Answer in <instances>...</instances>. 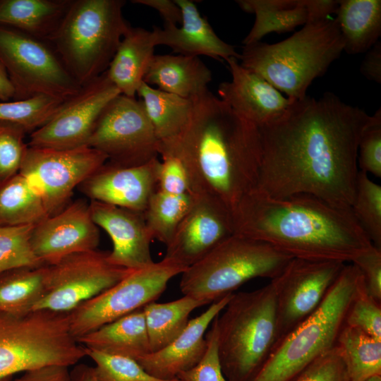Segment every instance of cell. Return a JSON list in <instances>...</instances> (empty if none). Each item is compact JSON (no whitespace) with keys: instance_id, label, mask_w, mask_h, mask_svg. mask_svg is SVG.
<instances>
[{"instance_id":"obj_9","label":"cell","mask_w":381,"mask_h":381,"mask_svg":"<svg viewBox=\"0 0 381 381\" xmlns=\"http://www.w3.org/2000/svg\"><path fill=\"white\" fill-rule=\"evenodd\" d=\"M85 356L71 332L68 313L0 312V379L49 365L70 367Z\"/></svg>"},{"instance_id":"obj_32","label":"cell","mask_w":381,"mask_h":381,"mask_svg":"<svg viewBox=\"0 0 381 381\" xmlns=\"http://www.w3.org/2000/svg\"><path fill=\"white\" fill-rule=\"evenodd\" d=\"M47 265L0 273V312L23 315L34 310L44 291Z\"/></svg>"},{"instance_id":"obj_14","label":"cell","mask_w":381,"mask_h":381,"mask_svg":"<svg viewBox=\"0 0 381 381\" xmlns=\"http://www.w3.org/2000/svg\"><path fill=\"white\" fill-rule=\"evenodd\" d=\"M107 160L102 152L88 146L66 150L28 146L19 174L39 194L49 217L65 208L74 189Z\"/></svg>"},{"instance_id":"obj_43","label":"cell","mask_w":381,"mask_h":381,"mask_svg":"<svg viewBox=\"0 0 381 381\" xmlns=\"http://www.w3.org/2000/svg\"><path fill=\"white\" fill-rule=\"evenodd\" d=\"M291 381H349L340 349L335 346Z\"/></svg>"},{"instance_id":"obj_34","label":"cell","mask_w":381,"mask_h":381,"mask_svg":"<svg viewBox=\"0 0 381 381\" xmlns=\"http://www.w3.org/2000/svg\"><path fill=\"white\" fill-rule=\"evenodd\" d=\"M349 381H364L381 375V339L344 325L337 341Z\"/></svg>"},{"instance_id":"obj_20","label":"cell","mask_w":381,"mask_h":381,"mask_svg":"<svg viewBox=\"0 0 381 381\" xmlns=\"http://www.w3.org/2000/svg\"><path fill=\"white\" fill-rule=\"evenodd\" d=\"M92 219L112 241L107 259L113 265L135 270L151 265L150 243L153 240L143 215L115 205L91 200Z\"/></svg>"},{"instance_id":"obj_3","label":"cell","mask_w":381,"mask_h":381,"mask_svg":"<svg viewBox=\"0 0 381 381\" xmlns=\"http://www.w3.org/2000/svg\"><path fill=\"white\" fill-rule=\"evenodd\" d=\"M234 234L295 258L351 262L372 243L350 209L310 195L273 198L253 190L231 210Z\"/></svg>"},{"instance_id":"obj_12","label":"cell","mask_w":381,"mask_h":381,"mask_svg":"<svg viewBox=\"0 0 381 381\" xmlns=\"http://www.w3.org/2000/svg\"><path fill=\"white\" fill-rule=\"evenodd\" d=\"M86 146L121 167L142 165L159 156V140L143 101L122 94L104 109Z\"/></svg>"},{"instance_id":"obj_6","label":"cell","mask_w":381,"mask_h":381,"mask_svg":"<svg viewBox=\"0 0 381 381\" xmlns=\"http://www.w3.org/2000/svg\"><path fill=\"white\" fill-rule=\"evenodd\" d=\"M123 0H72L49 43L83 86L108 68L131 25Z\"/></svg>"},{"instance_id":"obj_44","label":"cell","mask_w":381,"mask_h":381,"mask_svg":"<svg viewBox=\"0 0 381 381\" xmlns=\"http://www.w3.org/2000/svg\"><path fill=\"white\" fill-rule=\"evenodd\" d=\"M205 339L207 348L201 360L192 368L181 373L177 379L181 381H229L222 372L218 356L214 320Z\"/></svg>"},{"instance_id":"obj_33","label":"cell","mask_w":381,"mask_h":381,"mask_svg":"<svg viewBox=\"0 0 381 381\" xmlns=\"http://www.w3.org/2000/svg\"><path fill=\"white\" fill-rule=\"evenodd\" d=\"M48 217L42 198L20 174L0 184V226L36 225Z\"/></svg>"},{"instance_id":"obj_35","label":"cell","mask_w":381,"mask_h":381,"mask_svg":"<svg viewBox=\"0 0 381 381\" xmlns=\"http://www.w3.org/2000/svg\"><path fill=\"white\" fill-rule=\"evenodd\" d=\"M191 193L173 195L157 190L143 212L153 239L167 245L194 200Z\"/></svg>"},{"instance_id":"obj_8","label":"cell","mask_w":381,"mask_h":381,"mask_svg":"<svg viewBox=\"0 0 381 381\" xmlns=\"http://www.w3.org/2000/svg\"><path fill=\"white\" fill-rule=\"evenodd\" d=\"M293 258L267 242L234 234L181 274L180 290L212 303L252 279L275 278Z\"/></svg>"},{"instance_id":"obj_45","label":"cell","mask_w":381,"mask_h":381,"mask_svg":"<svg viewBox=\"0 0 381 381\" xmlns=\"http://www.w3.org/2000/svg\"><path fill=\"white\" fill-rule=\"evenodd\" d=\"M161 157L157 190L173 195L190 193L188 176L181 162L171 155Z\"/></svg>"},{"instance_id":"obj_24","label":"cell","mask_w":381,"mask_h":381,"mask_svg":"<svg viewBox=\"0 0 381 381\" xmlns=\"http://www.w3.org/2000/svg\"><path fill=\"white\" fill-rule=\"evenodd\" d=\"M212 80L210 70L198 56L155 54L143 81L157 89L192 99L206 92Z\"/></svg>"},{"instance_id":"obj_18","label":"cell","mask_w":381,"mask_h":381,"mask_svg":"<svg viewBox=\"0 0 381 381\" xmlns=\"http://www.w3.org/2000/svg\"><path fill=\"white\" fill-rule=\"evenodd\" d=\"M99 231L83 200L69 203L61 212L35 225L31 244L44 265H53L73 253L97 249Z\"/></svg>"},{"instance_id":"obj_42","label":"cell","mask_w":381,"mask_h":381,"mask_svg":"<svg viewBox=\"0 0 381 381\" xmlns=\"http://www.w3.org/2000/svg\"><path fill=\"white\" fill-rule=\"evenodd\" d=\"M361 171L381 177V110L377 109L363 131L358 147Z\"/></svg>"},{"instance_id":"obj_27","label":"cell","mask_w":381,"mask_h":381,"mask_svg":"<svg viewBox=\"0 0 381 381\" xmlns=\"http://www.w3.org/2000/svg\"><path fill=\"white\" fill-rule=\"evenodd\" d=\"M72 0H0V25L49 42Z\"/></svg>"},{"instance_id":"obj_16","label":"cell","mask_w":381,"mask_h":381,"mask_svg":"<svg viewBox=\"0 0 381 381\" xmlns=\"http://www.w3.org/2000/svg\"><path fill=\"white\" fill-rule=\"evenodd\" d=\"M119 94L105 71L83 85L49 121L31 133L28 146L58 150L86 146L104 109Z\"/></svg>"},{"instance_id":"obj_52","label":"cell","mask_w":381,"mask_h":381,"mask_svg":"<svg viewBox=\"0 0 381 381\" xmlns=\"http://www.w3.org/2000/svg\"><path fill=\"white\" fill-rule=\"evenodd\" d=\"M364 381H381V375H375Z\"/></svg>"},{"instance_id":"obj_41","label":"cell","mask_w":381,"mask_h":381,"mask_svg":"<svg viewBox=\"0 0 381 381\" xmlns=\"http://www.w3.org/2000/svg\"><path fill=\"white\" fill-rule=\"evenodd\" d=\"M344 325L381 339V303L367 294L364 282L349 307Z\"/></svg>"},{"instance_id":"obj_36","label":"cell","mask_w":381,"mask_h":381,"mask_svg":"<svg viewBox=\"0 0 381 381\" xmlns=\"http://www.w3.org/2000/svg\"><path fill=\"white\" fill-rule=\"evenodd\" d=\"M351 211L372 244L381 249V186L361 171Z\"/></svg>"},{"instance_id":"obj_51","label":"cell","mask_w":381,"mask_h":381,"mask_svg":"<svg viewBox=\"0 0 381 381\" xmlns=\"http://www.w3.org/2000/svg\"><path fill=\"white\" fill-rule=\"evenodd\" d=\"M71 374L72 381H97L93 368L86 365H76Z\"/></svg>"},{"instance_id":"obj_1","label":"cell","mask_w":381,"mask_h":381,"mask_svg":"<svg viewBox=\"0 0 381 381\" xmlns=\"http://www.w3.org/2000/svg\"><path fill=\"white\" fill-rule=\"evenodd\" d=\"M371 116L331 92L294 100L279 116L258 127L255 190L277 198L310 195L351 210L358 143Z\"/></svg>"},{"instance_id":"obj_49","label":"cell","mask_w":381,"mask_h":381,"mask_svg":"<svg viewBox=\"0 0 381 381\" xmlns=\"http://www.w3.org/2000/svg\"><path fill=\"white\" fill-rule=\"evenodd\" d=\"M361 73L369 80L381 83V42H376L368 51L361 64Z\"/></svg>"},{"instance_id":"obj_37","label":"cell","mask_w":381,"mask_h":381,"mask_svg":"<svg viewBox=\"0 0 381 381\" xmlns=\"http://www.w3.org/2000/svg\"><path fill=\"white\" fill-rule=\"evenodd\" d=\"M48 95L8 102H0V121L15 123L32 133L49 121L64 102Z\"/></svg>"},{"instance_id":"obj_30","label":"cell","mask_w":381,"mask_h":381,"mask_svg":"<svg viewBox=\"0 0 381 381\" xmlns=\"http://www.w3.org/2000/svg\"><path fill=\"white\" fill-rule=\"evenodd\" d=\"M202 301L183 295L181 298L167 303L152 302L143 309L151 352L169 345L186 327L190 314L205 306Z\"/></svg>"},{"instance_id":"obj_29","label":"cell","mask_w":381,"mask_h":381,"mask_svg":"<svg viewBox=\"0 0 381 381\" xmlns=\"http://www.w3.org/2000/svg\"><path fill=\"white\" fill-rule=\"evenodd\" d=\"M236 3L243 11L255 16L243 45L259 42L271 32L292 31L309 21L307 0H238Z\"/></svg>"},{"instance_id":"obj_7","label":"cell","mask_w":381,"mask_h":381,"mask_svg":"<svg viewBox=\"0 0 381 381\" xmlns=\"http://www.w3.org/2000/svg\"><path fill=\"white\" fill-rule=\"evenodd\" d=\"M363 284L358 268L345 265L320 306L279 341L250 381H291L337 346L349 307Z\"/></svg>"},{"instance_id":"obj_47","label":"cell","mask_w":381,"mask_h":381,"mask_svg":"<svg viewBox=\"0 0 381 381\" xmlns=\"http://www.w3.org/2000/svg\"><path fill=\"white\" fill-rule=\"evenodd\" d=\"M69 367L49 365L23 373L11 381H72Z\"/></svg>"},{"instance_id":"obj_5","label":"cell","mask_w":381,"mask_h":381,"mask_svg":"<svg viewBox=\"0 0 381 381\" xmlns=\"http://www.w3.org/2000/svg\"><path fill=\"white\" fill-rule=\"evenodd\" d=\"M214 322L218 356L229 381H250L279 341L274 286L233 293Z\"/></svg>"},{"instance_id":"obj_17","label":"cell","mask_w":381,"mask_h":381,"mask_svg":"<svg viewBox=\"0 0 381 381\" xmlns=\"http://www.w3.org/2000/svg\"><path fill=\"white\" fill-rule=\"evenodd\" d=\"M189 210L166 245L164 258L187 269L234 234L231 210L217 198L194 195Z\"/></svg>"},{"instance_id":"obj_48","label":"cell","mask_w":381,"mask_h":381,"mask_svg":"<svg viewBox=\"0 0 381 381\" xmlns=\"http://www.w3.org/2000/svg\"><path fill=\"white\" fill-rule=\"evenodd\" d=\"M138 4L150 7L160 14L164 21V25H175L181 23V11L175 1L171 0H133Z\"/></svg>"},{"instance_id":"obj_19","label":"cell","mask_w":381,"mask_h":381,"mask_svg":"<svg viewBox=\"0 0 381 381\" xmlns=\"http://www.w3.org/2000/svg\"><path fill=\"white\" fill-rule=\"evenodd\" d=\"M158 157L135 167L107 162L79 186L91 200L143 212L157 190Z\"/></svg>"},{"instance_id":"obj_2","label":"cell","mask_w":381,"mask_h":381,"mask_svg":"<svg viewBox=\"0 0 381 381\" xmlns=\"http://www.w3.org/2000/svg\"><path fill=\"white\" fill-rule=\"evenodd\" d=\"M190 100L187 123L176 136L159 142V155L181 162L190 193L217 198L231 211L256 187L258 128L209 90Z\"/></svg>"},{"instance_id":"obj_21","label":"cell","mask_w":381,"mask_h":381,"mask_svg":"<svg viewBox=\"0 0 381 381\" xmlns=\"http://www.w3.org/2000/svg\"><path fill=\"white\" fill-rule=\"evenodd\" d=\"M226 62L231 80L219 84L220 99L257 127L279 116L294 101L259 74L243 67L237 59L231 58Z\"/></svg>"},{"instance_id":"obj_31","label":"cell","mask_w":381,"mask_h":381,"mask_svg":"<svg viewBox=\"0 0 381 381\" xmlns=\"http://www.w3.org/2000/svg\"><path fill=\"white\" fill-rule=\"evenodd\" d=\"M137 94L159 141L176 136L187 123L192 101L164 92L143 81Z\"/></svg>"},{"instance_id":"obj_23","label":"cell","mask_w":381,"mask_h":381,"mask_svg":"<svg viewBox=\"0 0 381 381\" xmlns=\"http://www.w3.org/2000/svg\"><path fill=\"white\" fill-rule=\"evenodd\" d=\"M174 1L181 11V25H164L163 29L155 26L156 46H168L174 53L185 56L203 55L226 61L231 58L240 59L235 47L219 37L193 1Z\"/></svg>"},{"instance_id":"obj_11","label":"cell","mask_w":381,"mask_h":381,"mask_svg":"<svg viewBox=\"0 0 381 381\" xmlns=\"http://www.w3.org/2000/svg\"><path fill=\"white\" fill-rule=\"evenodd\" d=\"M186 269L163 258L133 270L122 280L68 313L70 330L75 338L155 301L169 282Z\"/></svg>"},{"instance_id":"obj_38","label":"cell","mask_w":381,"mask_h":381,"mask_svg":"<svg viewBox=\"0 0 381 381\" xmlns=\"http://www.w3.org/2000/svg\"><path fill=\"white\" fill-rule=\"evenodd\" d=\"M34 226H0V273L16 268L47 265L37 257L32 247Z\"/></svg>"},{"instance_id":"obj_53","label":"cell","mask_w":381,"mask_h":381,"mask_svg":"<svg viewBox=\"0 0 381 381\" xmlns=\"http://www.w3.org/2000/svg\"><path fill=\"white\" fill-rule=\"evenodd\" d=\"M12 379H13V377H8L0 379V381H11Z\"/></svg>"},{"instance_id":"obj_10","label":"cell","mask_w":381,"mask_h":381,"mask_svg":"<svg viewBox=\"0 0 381 381\" xmlns=\"http://www.w3.org/2000/svg\"><path fill=\"white\" fill-rule=\"evenodd\" d=\"M0 61L15 88L13 100L41 95L66 100L82 87L49 42L2 25Z\"/></svg>"},{"instance_id":"obj_4","label":"cell","mask_w":381,"mask_h":381,"mask_svg":"<svg viewBox=\"0 0 381 381\" xmlns=\"http://www.w3.org/2000/svg\"><path fill=\"white\" fill-rule=\"evenodd\" d=\"M343 51L337 22L327 18L307 23L274 44L259 41L243 45L239 60L243 67L259 74L290 99L300 100Z\"/></svg>"},{"instance_id":"obj_13","label":"cell","mask_w":381,"mask_h":381,"mask_svg":"<svg viewBox=\"0 0 381 381\" xmlns=\"http://www.w3.org/2000/svg\"><path fill=\"white\" fill-rule=\"evenodd\" d=\"M97 249L67 255L47 265L44 291L34 310L69 313L113 286L133 270L111 264Z\"/></svg>"},{"instance_id":"obj_25","label":"cell","mask_w":381,"mask_h":381,"mask_svg":"<svg viewBox=\"0 0 381 381\" xmlns=\"http://www.w3.org/2000/svg\"><path fill=\"white\" fill-rule=\"evenodd\" d=\"M155 46L152 30L131 26L125 33L106 71L121 94L135 97L155 55Z\"/></svg>"},{"instance_id":"obj_50","label":"cell","mask_w":381,"mask_h":381,"mask_svg":"<svg viewBox=\"0 0 381 381\" xmlns=\"http://www.w3.org/2000/svg\"><path fill=\"white\" fill-rule=\"evenodd\" d=\"M15 88L8 77L6 70L0 61V100L8 102L14 99Z\"/></svg>"},{"instance_id":"obj_22","label":"cell","mask_w":381,"mask_h":381,"mask_svg":"<svg viewBox=\"0 0 381 381\" xmlns=\"http://www.w3.org/2000/svg\"><path fill=\"white\" fill-rule=\"evenodd\" d=\"M232 294L213 302L199 316L189 320L181 334L163 349L150 352L137 361L153 377L171 380L194 367L202 358L207 348L205 333L214 318L224 308Z\"/></svg>"},{"instance_id":"obj_40","label":"cell","mask_w":381,"mask_h":381,"mask_svg":"<svg viewBox=\"0 0 381 381\" xmlns=\"http://www.w3.org/2000/svg\"><path fill=\"white\" fill-rule=\"evenodd\" d=\"M26 133L19 124L0 121V184L19 173L28 148Z\"/></svg>"},{"instance_id":"obj_15","label":"cell","mask_w":381,"mask_h":381,"mask_svg":"<svg viewBox=\"0 0 381 381\" xmlns=\"http://www.w3.org/2000/svg\"><path fill=\"white\" fill-rule=\"evenodd\" d=\"M345 265L294 258L271 279L277 300L279 341L320 306Z\"/></svg>"},{"instance_id":"obj_39","label":"cell","mask_w":381,"mask_h":381,"mask_svg":"<svg viewBox=\"0 0 381 381\" xmlns=\"http://www.w3.org/2000/svg\"><path fill=\"white\" fill-rule=\"evenodd\" d=\"M86 356L95 363L92 367L97 381H181L164 380L150 375L135 359L85 349Z\"/></svg>"},{"instance_id":"obj_26","label":"cell","mask_w":381,"mask_h":381,"mask_svg":"<svg viewBox=\"0 0 381 381\" xmlns=\"http://www.w3.org/2000/svg\"><path fill=\"white\" fill-rule=\"evenodd\" d=\"M85 349L135 360L151 352L143 308L78 339Z\"/></svg>"},{"instance_id":"obj_28","label":"cell","mask_w":381,"mask_h":381,"mask_svg":"<svg viewBox=\"0 0 381 381\" xmlns=\"http://www.w3.org/2000/svg\"><path fill=\"white\" fill-rule=\"evenodd\" d=\"M336 13L346 53L365 52L378 42L381 35L380 0H341Z\"/></svg>"},{"instance_id":"obj_46","label":"cell","mask_w":381,"mask_h":381,"mask_svg":"<svg viewBox=\"0 0 381 381\" xmlns=\"http://www.w3.org/2000/svg\"><path fill=\"white\" fill-rule=\"evenodd\" d=\"M351 263L360 270L367 294L381 303V249L373 245Z\"/></svg>"}]
</instances>
